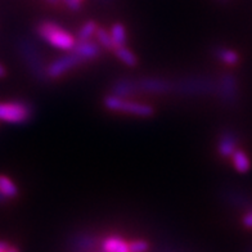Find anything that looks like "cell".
<instances>
[{
    "label": "cell",
    "instance_id": "1",
    "mask_svg": "<svg viewBox=\"0 0 252 252\" xmlns=\"http://www.w3.org/2000/svg\"><path fill=\"white\" fill-rule=\"evenodd\" d=\"M16 48L24 66L26 67V70L33 79L43 84L50 81L47 76V63H45L39 47L32 39L27 36L18 37Z\"/></svg>",
    "mask_w": 252,
    "mask_h": 252
},
{
    "label": "cell",
    "instance_id": "2",
    "mask_svg": "<svg viewBox=\"0 0 252 252\" xmlns=\"http://www.w3.org/2000/svg\"><path fill=\"white\" fill-rule=\"evenodd\" d=\"M173 92L182 96H209L216 94V79L206 73H187L173 81Z\"/></svg>",
    "mask_w": 252,
    "mask_h": 252
},
{
    "label": "cell",
    "instance_id": "3",
    "mask_svg": "<svg viewBox=\"0 0 252 252\" xmlns=\"http://www.w3.org/2000/svg\"><path fill=\"white\" fill-rule=\"evenodd\" d=\"M35 31L40 39L60 50L70 52L76 44V37L53 21H40L35 26Z\"/></svg>",
    "mask_w": 252,
    "mask_h": 252
},
{
    "label": "cell",
    "instance_id": "4",
    "mask_svg": "<svg viewBox=\"0 0 252 252\" xmlns=\"http://www.w3.org/2000/svg\"><path fill=\"white\" fill-rule=\"evenodd\" d=\"M103 106L111 112L129 113V115L143 117V119H148V117H152L155 115V108L150 104L134 102V100L126 99V98H120V96L113 95V94H108V95L104 96Z\"/></svg>",
    "mask_w": 252,
    "mask_h": 252
},
{
    "label": "cell",
    "instance_id": "5",
    "mask_svg": "<svg viewBox=\"0 0 252 252\" xmlns=\"http://www.w3.org/2000/svg\"><path fill=\"white\" fill-rule=\"evenodd\" d=\"M33 117V107L22 100L0 102V121L12 125H24Z\"/></svg>",
    "mask_w": 252,
    "mask_h": 252
},
{
    "label": "cell",
    "instance_id": "6",
    "mask_svg": "<svg viewBox=\"0 0 252 252\" xmlns=\"http://www.w3.org/2000/svg\"><path fill=\"white\" fill-rule=\"evenodd\" d=\"M221 104L228 108L236 107L239 102V81L234 73L224 72L216 79V94Z\"/></svg>",
    "mask_w": 252,
    "mask_h": 252
},
{
    "label": "cell",
    "instance_id": "7",
    "mask_svg": "<svg viewBox=\"0 0 252 252\" xmlns=\"http://www.w3.org/2000/svg\"><path fill=\"white\" fill-rule=\"evenodd\" d=\"M84 61L77 56L76 53H73L72 50L67 52L66 54L58 57L57 60L52 61L47 64V76L49 80H56L62 77L63 75H66L68 71L73 70L75 67L80 66Z\"/></svg>",
    "mask_w": 252,
    "mask_h": 252
},
{
    "label": "cell",
    "instance_id": "8",
    "mask_svg": "<svg viewBox=\"0 0 252 252\" xmlns=\"http://www.w3.org/2000/svg\"><path fill=\"white\" fill-rule=\"evenodd\" d=\"M139 93L167 94L173 92V80L162 76L136 77Z\"/></svg>",
    "mask_w": 252,
    "mask_h": 252
},
{
    "label": "cell",
    "instance_id": "9",
    "mask_svg": "<svg viewBox=\"0 0 252 252\" xmlns=\"http://www.w3.org/2000/svg\"><path fill=\"white\" fill-rule=\"evenodd\" d=\"M220 197L226 205L237 207V209L247 210L252 206V198L249 193L237 188H225L221 190Z\"/></svg>",
    "mask_w": 252,
    "mask_h": 252
},
{
    "label": "cell",
    "instance_id": "10",
    "mask_svg": "<svg viewBox=\"0 0 252 252\" xmlns=\"http://www.w3.org/2000/svg\"><path fill=\"white\" fill-rule=\"evenodd\" d=\"M239 136L232 129H225L221 131L218 139V153L222 158H230L232 155L238 150Z\"/></svg>",
    "mask_w": 252,
    "mask_h": 252
},
{
    "label": "cell",
    "instance_id": "11",
    "mask_svg": "<svg viewBox=\"0 0 252 252\" xmlns=\"http://www.w3.org/2000/svg\"><path fill=\"white\" fill-rule=\"evenodd\" d=\"M136 93H139V89H138V84H136L135 77L120 76L117 79H115V81L111 84L110 94L117 95L120 98L129 99L130 96L135 95Z\"/></svg>",
    "mask_w": 252,
    "mask_h": 252
},
{
    "label": "cell",
    "instance_id": "12",
    "mask_svg": "<svg viewBox=\"0 0 252 252\" xmlns=\"http://www.w3.org/2000/svg\"><path fill=\"white\" fill-rule=\"evenodd\" d=\"M72 52L76 53L84 62H87V61L96 60L102 54V48L93 39L85 40V41H77L76 40V44L72 48Z\"/></svg>",
    "mask_w": 252,
    "mask_h": 252
},
{
    "label": "cell",
    "instance_id": "13",
    "mask_svg": "<svg viewBox=\"0 0 252 252\" xmlns=\"http://www.w3.org/2000/svg\"><path fill=\"white\" fill-rule=\"evenodd\" d=\"M98 245L96 236L88 232H80L71 238V247L77 252H88L94 250Z\"/></svg>",
    "mask_w": 252,
    "mask_h": 252
},
{
    "label": "cell",
    "instance_id": "14",
    "mask_svg": "<svg viewBox=\"0 0 252 252\" xmlns=\"http://www.w3.org/2000/svg\"><path fill=\"white\" fill-rule=\"evenodd\" d=\"M102 251L103 252H130L129 242L125 241L121 236L112 234L108 236L102 241Z\"/></svg>",
    "mask_w": 252,
    "mask_h": 252
},
{
    "label": "cell",
    "instance_id": "15",
    "mask_svg": "<svg viewBox=\"0 0 252 252\" xmlns=\"http://www.w3.org/2000/svg\"><path fill=\"white\" fill-rule=\"evenodd\" d=\"M213 56L219 62L224 63L226 66H237L239 63V54L234 49L226 47H215L213 49Z\"/></svg>",
    "mask_w": 252,
    "mask_h": 252
},
{
    "label": "cell",
    "instance_id": "16",
    "mask_svg": "<svg viewBox=\"0 0 252 252\" xmlns=\"http://www.w3.org/2000/svg\"><path fill=\"white\" fill-rule=\"evenodd\" d=\"M230 159H232V165L237 173L246 174L251 170V159H250L249 155L245 151L238 148L236 152L233 153Z\"/></svg>",
    "mask_w": 252,
    "mask_h": 252
},
{
    "label": "cell",
    "instance_id": "17",
    "mask_svg": "<svg viewBox=\"0 0 252 252\" xmlns=\"http://www.w3.org/2000/svg\"><path fill=\"white\" fill-rule=\"evenodd\" d=\"M18 187L16 183L10 179L9 176L0 174V194L4 196L7 199H12L18 196Z\"/></svg>",
    "mask_w": 252,
    "mask_h": 252
},
{
    "label": "cell",
    "instance_id": "18",
    "mask_svg": "<svg viewBox=\"0 0 252 252\" xmlns=\"http://www.w3.org/2000/svg\"><path fill=\"white\" fill-rule=\"evenodd\" d=\"M112 53L115 54L125 66L135 67L136 64H138V58H136V56L133 53V50L129 49L126 45L115 48V50H113Z\"/></svg>",
    "mask_w": 252,
    "mask_h": 252
},
{
    "label": "cell",
    "instance_id": "19",
    "mask_svg": "<svg viewBox=\"0 0 252 252\" xmlns=\"http://www.w3.org/2000/svg\"><path fill=\"white\" fill-rule=\"evenodd\" d=\"M98 25H96L95 21L90 20L87 21L83 26L80 27L76 32V40L77 41H85V40H92L95 36L96 29H98Z\"/></svg>",
    "mask_w": 252,
    "mask_h": 252
},
{
    "label": "cell",
    "instance_id": "20",
    "mask_svg": "<svg viewBox=\"0 0 252 252\" xmlns=\"http://www.w3.org/2000/svg\"><path fill=\"white\" fill-rule=\"evenodd\" d=\"M111 37H112L113 43L117 47H123L126 45V41H127V32H126V27L120 22H116L115 25H112L110 30Z\"/></svg>",
    "mask_w": 252,
    "mask_h": 252
},
{
    "label": "cell",
    "instance_id": "21",
    "mask_svg": "<svg viewBox=\"0 0 252 252\" xmlns=\"http://www.w3.org/2000/svg\"><path fill=\"white\" fill-rule=\"evenodd\" d=\"M95 41L100 45L102 49L110 50V52H113L116 45L113 43L112 37H111V33L108 30H104L102 27H98L95 32Z\"/></svg>",
    "mask_w": 252,
    "mask_h": 252
},
{
    "label": "cell",
    "instance_id": "22",
    "mask_svg": "<svg viewBox=\"0 0 252 252\" xmlns=\"http://www.w3.org/2000/svg\"><path fill=\"white\" fill-rule=\"evenodd\" d=\"M150 250V243L143 239H135L129 242V251L130 252H147Z\"/></svg>",
    "mask_w": 252,
    "mask_h": 252
},
{
    "label": "cell",
    "instance_id": "23",
    "mask_svg": "<svg viewBox=\"0 0 252 252\" xmlns=\"http://www.w3.org/2000/svg\"><path fill=\"white\" fill-rule=\"evenodd\" d=\"M241 221H242V225L245 226L246 229H252V206L250 209L245 210Z\"/></svg>",
    "mask_w": 252,
    "mask_h": 252
},
{
    "label": "cell",
    "instance_id": "24",
    "mask_svg": "<svg viewBox=\"0 0 252 252\" xmlns=\"http://www.w3.org/2000/svg\"><path fill=\"white\" fill-rule=\"evenodd\" d=\"M8 247H9V243L5 241H0V252H5Z\"/></svg>",
    "mask_w": 252,
    "mask_h": 252
},
{
    "label": "cell",
    "instance_id": "25",
    "mask_svg": "<svg viewBox=\"0 0 252 252\" xmlns=\"http://www.w3.org/2000/svg\"><path fill=\"white\" fill-rule=\"evenodd\" d=\"M44 1L48 4H50V5H54V7H56V5H58V4H61V0H44Z\"/></svg>",
    "mask_w": 252,
    "mask_h": 252
},
{
    "label": "cell",
    "instance_id": "26",
    "mask_svg": "<svg viewBox=\"0 0 252 252\" xmlns=\"http://www.w3.org/2000/svg\"><path fill=\"white\" fill-rule=\"evenodd\" d=\"M5 252H20V250L17 249V247H14V246L9 245V247H8L7 251H5Z\"/></svg>",
    "mask_w": 252,
    "mask_h": 252
},
{
    "label": "cell",
    "instance_id": "27",
    "mask_svg": "<svg viewBox=\"0 0 252 252\" xmlns=\"http://www.w3.org/2000/svg\"><path fill=\"white\" fill-rule=\"evenodd\" d=\"M5 75H7V71H5V68L0 64V79L5 76Z\"/></svg>",
    "mask_w": 252,
    "mask_h": 252
},
{
    "label": "cell",
    "instance_id": "28",
    "mask_svg": "<svg viewBox=\"0 0 252 252\" xmlns=\"http://www.w3.org/2000/svg\"><path fill=\"white\" fill-rule=\"evenodd\" d=\"M100 4H103V5H108V4H111L113 1V0H98Z\"/></svg>",
    "mask_w": 252,
    "mask_h": 252
},
{
    "label": "cell",
    "instance_id": "29",
    "mask_svg": "<svg viewBox=\"0 0 252 252\" xmlns=\"http://www.w3.org/2000/svg\"><path fill=\"white\" fill-rule=\"evenodd\" d=\"M77 1H79V3H81V4H83V1H84V0H77Z\"/></svg>",
    "mask_w": 252,
    "mask_h": 252
},
{
    "label": "cell",
    "instance_id": "30",
    "mask_svg": "<svg viewBox=\"0 0 252 252\" xmlns=\"http://www.w3.org/2000/svg\"><path fill=\"white\" fill-rule=\"evenodd\" d=\"M219 1H228V0H219Z\"/></svg>",
    "mask_w": 252,
    "mask_h": 252
}]
</instances>
